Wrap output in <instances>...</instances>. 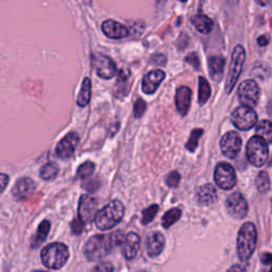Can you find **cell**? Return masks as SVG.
Returning a JSON list of instances; mask_svg holds the SVG:
<instances>
[{
  "label": "cell",
  "mask_w": 272,
  "mask_h": 272,
  "mask_svg": "<svg viewBox=\"0 0 272 272\" xmlns=\"http://www.w3.org/2000/svg\"><path fill=\"white\" fill-rule=\"evenodd\" d=\"M123 215V204L119 200H114L96 214L95 222L97 228L101 231L111 230L121 221Z\"/></svg>",
  "instance_id": "6da1fadb"
},
{
  "label": "cell",
  "mask_w": 272,
  "mask_h": 272,
  "mask_svg": "<svg viewBox=\"0 0 272 272\" xmlns=\"http://www.w3.org/2000/svg\"><path fill=\"white\" fill-rule=\"evenodd\" d=\"M98 213V201L97 199L88 195L81 196L79 201V219L84 224L94 220Z\"/></svg>",
  "instance_id": "4fadbf2b"
},
{
  "label": "cell",
  "mask_w": 272,
  "mask_h": 272,
  "mask_svg": "<svg viewBox=\"0 0 272 272\" xmlns=\"http://www.w3.org/2000/svg\"><path fill=\"white\" fill-rule=\"evenodd\" d=\"M215 182L221 189L229 190L236 185V174L228 163H219L215 169Z\"/></svg>",
  "instance_id": "9c48e42d"
},
{
  "label": "cell",
  "mask_w": 272,
  "mask_h": 272,
  "mask_svg": "<svg viewBox=\"0 0 272 272\" xmlns=\"http://www.w3.org/2000/svg\"><path fill=\"white\" fill-rule=\"evenodd\" d=\"M225 61L221 57H213L208 60V72L216 82H219L223 76Z\"/></svg>",
  "instance_id": "44dd1931"
},
{
  "label": "cell",
  "mask_w": 272,
  "mask_h": 272,
  "mask_svg": "<svg viewBox=\"0 0 272 272\" xmlns=\"http://www.w3.org/2000/svg\"><path fill=\"white\" fill-rule=\"evenodd\" d=\"M212 94V89L210 84H208L207 80L204 77H199V96L198 101L199 104L203 105L205 102H207Z\"/></svg>",
  "instance_id": "d4e9b609"
},
{
  "label": "cell",
  "mask_w": 272,
  "mask_h": 272,
  "mask_svg": "<svg viewBox=\"0 0 272 272\" xmlns=\"http://www.w3.org/2000/svg\"><path fill=\"white\" fill-rule=\"evenodd\" d=\"M9 184V176L6 174H0V194L5 192Z\"/></svg>",
  "instance_id": "60d3db41"
},
{
  "label": "cell",
  "mask_w": 272,
  "mask_h": 272,
  "mask_svg": "<svg viewBox=\"0 0 272 272\" xmlns=\"http://www.w3.org/2000/svg\"><path fill=\"white\" fill-rule=\"evenodd\" d=\"M225 206L229 214L234 218L242 219L247 216L248 203L244 197L239 193H234L226 198Z\"/></svg>",
  "instance_id": "7c38bea8"
},
{
  "label": "cell",
  "mask_w": 272,
  "mask_h": 272,
  "mask_svg": "<svg viewBox=\"0 0 272 272\" xmlns=\"http://www.w3.org/2000/svg\"><path fill=\"white\" fill-rule=\"evenodd\" d=\"M241 144L242 141L240 135L235 131H230L222 136L220 141V148L226 158L235 159L238 156L241 149Z\"/></svg>",
  "instance_id": "8fae6325"
},
{
  "label": "cell",
  "mask_w": 272,
  "mask_h": 272,
  "mask_svg": "<svg viewBox=\"0 0 272 272\" xmlns=\"http://www.w3.org/2000/svg\"><path fill=\"white\" fill-rule=\"evenodd\" d=\"M202 134H203V130L202 129H195V130H193L192 134H190L189 141L186 144V149L189 150L190 152H194L197 149V147H198L199 140H200Z\"/></svg>",
  "instance_id": "d6a6232c"
},
{
  "label": "cell",
  "mask_w": 272,
  "mask_h": 272,
  "mask_svg": "<svg viewBox=\"0 0 272 272\" xmlns=\"http://www.w3.org/2000/svg\"><path fill=\"white\" fill-rule=\"evenodd\" d=\"M50 231V222L48 220H44L38 229V233H36L35 237L32 242V248L39 247L41 243H43L45 240H46L48 234Z\"/></svg>",
  "instance_id": "484cf974"
},
{
  "label": "cell",
  "mask_w": 272,
  "mask_h": 272,
  "mask_svg": "<svg viewBox=\"0 0 272 272\" xmlns=\"http://www.w3.org/2000/svg\"><path fill=\"white\" fill-rule=\"evenodd\" d=\"M271 259H272V257H271L270 253H266V254H264V255H262V257H261V261L264 262V264H266V265H270L271 264Z\"/></svg>",
  "instance_id": "ee69618b"
},
{
  "label": "cell",
  "mask_w": 272,
  "mask_h": 272,
  "mask_svg": "<svg viewBox=\"0 0 272 272\" xmlns=\"http://www.w3.org/2000/svg\"><path fill=\"white\" fill-rule=\"evenodd\" d=\"M232 122L239 130L247 131L252 129L257 121V114L253 108L247 106H238L232 113Z\"/></svg>",
  "instance_id": "52a82bcc"
},
{
  "label": "cell",
  "mask_w": 272,
  "mask_h": 272,
  "mask_svg": "<svg viewBox=\"0 0 272 272\" xmlns=\"http://www.w3.org/2000/svg\"><path fill=\"white\" fill-rule=\"evenodd\" d=\"M83 228H84V223L80 219H75L74 222H72V224H71L72 233L74 234H81L83 231Z\"/></svg>",
  "instance_id": "ab89813d"
},
{
  "label": "cell",
  "mask_w": 272,
  "mask_h": 272,
  "mask_svg": "<svg viewBox=\"0 0 272 272\" xmlns=\"http://www.w3.org/2000/svg\"><path fill=\"white\" fill-rule=\"evenodd\" d=\"M59 166L58 164H56V163L53 162H50V163H47V164H45L41 170H40V176L43 180H46V181H50V180H53L56 179L58 174H59Z\"/></svg>",
  "instance_id": "4316f807"
},
{
  "label": "cell",
  "mask_w": 272,
  "mask_h": 272,
  "mask_svg": "<svg viewBox=\"0 0 272 272\" xmlns=\"http://www.w3.org/2000/svg\"><path fill=\"white\" fill-rule=\"evenodd\" d=\"M141 247V238L136 233L131 232L126 235L122 242V253L126 259H133L138 255Z\"/></svg>",
  "instance_id": "e0dca14e"
},
{
  "label": "cell",
  "mask_w": 272,
  "mask_h": 272,
  "mask_svg": "<svg viewBox=\"0 0 272 272\" xmlns=\"http://www.w3.org/2000/svg\"><path fill=\"white\" fill-rule=\"evenodd\" d=\"M260 89L254 80L242 81L238 86V99L242 106L253 107L258 102Z\"/></svg>",
  "instance_id": "ba28073f"
},
{
  "label": "cell",
  "mask_w": 272,
  "mask_h": 272,
  "mask_svg": "<svg viewBox=\"0 0 272 272\" xmlns=\"http://www.w3.org/2000/svg\"><path fill=\"white\" fill-rule=\"evenodd\" d=\"M83 187L90 193H95L100 187V181L98 179H86L83 183Z\"/></svg>",
  "instance_id": "d590c367"
},
{
  "label": "cell",
  "mask_w": 272,
  "mask_h": 272,
  "mask_svg": "<svg viewBox=\"0 0 272 272\" xmlns=\"http://www.w3.org/2000/svg\"><path fill=\"white\" fill-rule=\"evenodd\" d=\"M199 202L204 205L212 204L216 201L217 199V192L216 188L212 184H205L202 185L197 192Z\"/></svg>",
  "instance_id": "7402d4cb"
},
{
  "label": "cell",
  "mask_w": 272,
  "mask_h": 272,
  "mask_svg": "<svg viewBox=\"0 0 272 272\" xmlns=\"http://www.w3.org/2000/svg\"><path fill=\"white\" fill-rule=\"evenodd\" d=\"M129 77L128 75H124V70L120 71V76L117 80L116 88H115V94L117 97H123L129 92V84H128Z\"/></svg>",
  "instance_id": "f546056e"
},
{
  "label": "cell",
  "mask_w": 272,
  "mask_h": 272,
  "mask_svg": "<svg viewBox=\"0 0 272 272\" xmlns=\"http://www.w3.org/2000/svg\"><path fill=\"white\" fill-rule=\"evenodd\" d=\"M257 42L259 44V46H266V45H268V43H269V39H268L267 35H261L258 38Z\"/></svg>",
  "instance_id": "b9f144b4"
},
{
  "label": "cell",
  "mask_w": 272,
  "mask_h": 272,
  "mask_svg": "<svg viewBox=\"0 0 272 272\" xmlns=\"http://www.w3.org/2000/svg\"><path fill=\"white\" fill-rule=\"evenodd\" d=\"M226 272H247V271H246V269H244L241 266H239V265H234Z\"/></svg>",
  "instance_id": "7bdbcfd3"
},
{
  "label": "cell",
  "mask_w": 272,
  "mask_h": 272,
  "mask_svg": "<svg viewBox=\"0 0 272 272\" xmlns=\"http://www.w3.org/2000/svg\"><path fill=\"white\" fill-rule=\"evenodd\" d=\"M36 189V183L30 178H21L16 181L12 189L15 200L22 201L30 197Z\"/></svg>",
  "instance_id": "9a60e30c"
},
{
  "label": "cell",
  "mask_w": 272,
  "mask_h": 272,
  "mask_svg": "<svg viewBox=\"0 0 272 272\" xmlns=\"http://www.w3.org/2000/svg\"><path fill=\"white\" fill-rule=\"evenodd\" d=\"M90 92H92V82H90L89 78H85L77 99V103L79 106H86L89 103Z\"/></svg>",
  "instance_id": "cb8c5ba5"
},
{
  "label": "cell",
  "mask_w": 272,
  "mask_h": 272,
  "mask_svg": "<svg viewBox=\"0 0 272 272\" xmlns=\"http://www.w3.org/2000/svg\"><path fill=\"white\" fill-rule=\"evenodd\" d=\"M102 31L110 39L119 40L129 35V30L125 26L112 20H107L102 24Z\"/></svg>",
  "instance_id": "ac0fdd59"
},
{
  "label": "cell",
  "mask_w": 272,
  "mask_h": 272,
  "mask_svg": "<svg viewBox=\"0 0 272 272\" xmlns=\"http://www.w3.org/2000/svg\"><path fill=\"white\" fill-rule=\"evenodd\" d=\"M256 187L258 189V192L261 194L267 193L270 189V179L269 176L266 171H260L257 178H256Z\"/></svg>",
  "instance_id": "1f68e13d"
},
{
  "label": "cell",
  "mask_w": 272,
  "mask_h": 272,
  "mask_svg": "<svg viewBox=\"0 0 272 272\" xmlns=\"http://www.w3.org/2000/svg\"><path fill=\"white\" fill-rule=\"evenodd\" d=\"M261 272H271V271H266V270H264V271H261Z\"/></svg>",
  "instance_id": "7dc6e473"
},
{
  "label": "cell",
  "mask_w": 272,
  "mask_h": 272,
  "mask_svg": "<svg viewBox=\"0 0 272 272\" xmlns=\"http://www.w3.org/2000/svg\"><path fill=\"white\" fill-rule=\"evenodd\" d=\"M146 102H145L143 99L139 98L138 100L134 103V117L135 118H141L144 115L145 110H146Z\"/></svg>",
  "instance_id": "e575fe53"
},
{
  "label": "cell",
  "mask_w": 272,
  "mask_h": 272,
  "mask_svg": "<svg viewBox=\"0 0 272 272\" xmlns=\"http://www.w3.org/2000/svg\"><path fill=\"white\" fill-rule=\"evenodd\" d=\"M256 136L264 140L267 144L271 142V135H272V125L269 120H261L256 125Z\"/></svg>",
  "instance_id": "83f0119b"
},
{
  "label": "cell",
  "mask_w": 272,
  "mask_h": 272,
  "mask_svg": "<svg viewBox=\"0 0 272 272\" xmlns=\"http://www.w3.org/2000/svg\"><path fill=\"white\" fill-rule=\"evenodd\" d=\"M158 211H159V205L157 204H152L149 207H147L146 210H144L143 217H142V223L143 224L150 223L154 219V217L157 216Z\"/></svg>",
  "instance_id": "836d02e7"
},
{
  "label": "cell",
  "mask_w": 272,
  "mask_h": 272,
  "mask_svg": "<svg viewBox=\"0 0 272 272\" xmlns=\"http://www.w3.org/2000/svg\"><path fill=\"white\" fill-rule=\"evenodd\" d=\"M33 272H46V271H42V270H36V271H33Z\"/></svg>",
  "instance_id": "bcb514c9"
},
{
  "label": "cell",
  "mask_w": 272,
  "mask_h": 272,
  "mask_svg": "<svg viewBox=\"0 0 272 272\" xmlns=\"http://www.w3.org/2000/svg\"><path fill=\"white\" fill-rule=\"evenodd\" d=\"M79 142L80 139L77 133L75 132L68 133L65 138L62 139V141L58 144L56 149L57 156L62 160L70 159L79 145Z\"/></svg>",
  "instance_id": "5bb4252c"
},
{
  "label": "cell",
  "mask_w": 272,
  "mask_h": 272,
  "mask_svg": "<svg viewBox=\"0 0 272 272\" xmlns=\"http://www.w3.org/2000/svg\"><path fill=\"white\" fill-rule=\"evenodd\" d=\"M115 247L111 235H95L90 237L84 247V255L90 260L95 261L105 257Z\"/></svg>",
  "instance_id": "3957f363"
},
{
  "label": "cell",
  "mask_w": 272,
  "mask_h": 272,
  "mask_svg": "<svg viewBox=\"0 0 272 272\" xmlns=\"http://www.w3.org/2000/svg\"><path fill=\"white\" fill-rule=\"evenodd\" d=\"M185 61L188 63V64L192 65L195 69H199V67H200V61H199V58H198L196 52L189 53L188 56L185 58Z\"/></svg>",
  "instance_id": "74e56055"
},
{
  "label": "cell",
  "mask_w": 272,
  "mask_h": 272,
  "mask_svg": "<svg viewBox=\"0 0 272 272\" xmlns=\"http://www.w3.org/2000/svg\"><path fill=\"white\" fill-rule=\"evenodd\" d=\"M114 268L111 262H101V264H99L98 266L95 267L93 272H113Z\"/></svg>",
  "instance_id": "f35d334b"
},
{
  "label": "cell",
  "mask_w": 272,
  "mask_h": 272,
  "mask_svg": "<svg viewBox=\"0 0 272 272\" xmlns=\"http://www.w3.org/2000/svg\"><path fill=\"white\" fill-rule=\"evenodd\" d=\"M165 247V238L159 232L152 233L146 239V250L150 257L160 255Z\"/></svg>",
  "instance_id": "d6986e66"
},
{
  "label": "cell",
  "mask_w": 272,
  "mask_h": 272,
  "mask_svg": "<svg viewBox=\"0 0 272 272\" xmlns=\"http://www.w3.org/2000/svg\"><path fill=\"white\" fill-rule=\"evenodd\" d=\"M246 153L249 162L253 166L261 167L269 158L268 144L258 136H253L247 144Z\"/></svg>",
  "instance_id": "5b68a950"
},
{
  "label": "cell",
  "mask_w": 272,
  "mask_h": 272,
  "mask_svg": "<svg viewBox=\"0 0 272 272\" xmlns=\"http://www.w3.org/2000/svg\"><path fill=\"white\" fill-rule=\"evenodd\" d=\"M93 65L97 75L102 79H111L117 74L115 62L102 53H95L93 56Z\"/></svg>",
  "instance_id": "30bf717a"
},
{
  "label": "cell",
  "mask_w": 272,
  "mask_h": 272,
  "mask_svg": "<svg viewBox=\"0 0 272 272\" xmlns=\"http://www.w3.org/2000/svg\"><path fill=\"white\" fill-rule=\"evenodd\" d=\"M166 57L165 56H163V54H158V56H156V57H153L152 59H154V60H158V61H156V62H153L154 63V64H157V65H162V64H164V61H161V59H165Z\"/></svg>",
  "instance_id": "f6af8a7d"
},
{
  "label": "cell",
  "mask_w": 272,
  "mask_h": 272,
  "mask_svg": "<svg viewBox=\"0 0 272 272\" xmlns=\"http://www.w3.org/2000/svg\"><path fill=\"white\" fill-rule=\"evenodd\" d=\"M43 264L50 269H60L66 264L69 250L66 244L54 242L45 247L41 253Z\"/></svg>",
  "instance_id": "277c9868"
},
{
  "label": "cell",
  "mask_w": 272,
  "mask_h": 272,
  "mask_svg": "<svg viewBox=\"0 0 272 272\" xmlns=\"http://www.w3.org/2000/svg\"><path fill=\"white\" fill-rule=\"evenodd\" d=\"M190 101H192V90L187 86H180L176 94V106L178 112L182 116L187 114Z\"/></svg>",
  "instance_id": "ffe728a7"
},
{
  "label": "cell",
  "mask_w": 272,
  "mask_h": 272,
  "mask_svg": "<svg viewBox=\"0 0 272 272\" xmlns=\"http://www.w3.org/2000/svg\"><path fill=\"white\" fill-rule=\"evenodd\" d=\"M181 215H182V212H181L179 207H174L167 211L162 219L163 226H164L165 229L170 228L172 224H175L181 218Z\"/></svg>",
  "instance_id": "f1b7e54d"
},
{
  "label": "cell",
  "mask_w": 272,
  "mask_h": 272,
  "mask_svg": "<svg viewBox=\"0 0 272 272\" xmlns=\"http://www.w3.org/2000/svg\"><path fill=\"white\" fill-rule=\"evenodd\" d=\"M192 23L195 28L203 34L210 33L213 29V22L208 16L203 14H198L192 17Z\"/></svg>",
  "instance_id": "603a6c76"
},
{
  "label": "cell",
  "mask_w": 272,
  "mask_h": 272,
  "mask_svg": "<svg viewBox=\"0 0 272 272\" xmlns=\"http://www.w3.org/2000/svg\"><path fill=\"white\" fill-rule=\"evenodd\" d=\"M94 170H95L94 163L90 162V161H87V162L83 163L82 165L79 166V168L77 170L76 177L78 179H81V180H86L87 178H89L90 176L94 174Z\"/></svg>",
  "instance_id": "4dcf8cb0"
},
{
  "label": "cell",
  "mask_w": 272,
  "mask_h": 272,
  "mask_svg": "<svg viewBox=\"0 0 272 272\" xmlns=\"http://www.w3.org/2000/svg\"><path fill=\"white\" fill-rule=\"evenodd\" d=\"M180 182V174L178 171H172L170 172V174L167 176V179H166V184L169 186V187H172L175 188L178 186Z\"/></svg>",
  "instance_id": "8d00e7d4"
},
{
  "label": "cell",
  "mask_w": 272,
  "mask_h": 272,
  "mask_svg": "<svg viewBox=\"0 0 272 272\" xmlns=\"http://www.w3.org/2000/svg\"><path fill=\"white\" fill-rule=\"evenodd\" d=\"M257 232L252 222H246L241 225L237 236V255L240 260L250 259L256 247Z\"/></svg>",
  "instance_id": "7a4b0ae2"
},
{
  "label": "cell",
  "mask_w": 272,
  "mask_h": 272,
  "mask_svg": "<svg viewBox=\"0 0 272 272\" xmlns=\"http://www.w3.org/2000/svg\"><path fill=\"white\" fill-rule=\"evenodd\" d=\"M165 79V72L161 70V69H156L152 70L144 77L143 79V92L147 95L153 94L160 84L162 83V81Z\"/></svg>",
  "instance_id": "2e32d148"
},
{
  "label": "cell",
  "mask_w": 272,
  "mask_h": 272,
  "mask_svg": "<svg viewBox=\"0 0 272 272\" xmlns=\"http://www.w3.org/2000/svg\"><path fill=\"white\" fill-rule=\"evenodd\" d=\"M244 59H246V51H244V48L241 46V45H237V46L234 48V51L232 54L230 70H229L228 78H226V82H225V90L228 94L231 93L234 86L236 85L237 80L241 74Z\"/></svg>",
  "instance_id": "8992f818"
}]
</instances>
